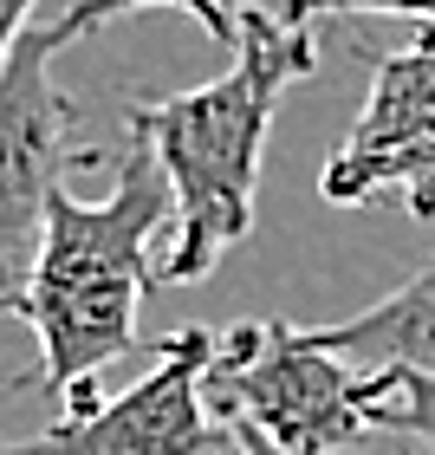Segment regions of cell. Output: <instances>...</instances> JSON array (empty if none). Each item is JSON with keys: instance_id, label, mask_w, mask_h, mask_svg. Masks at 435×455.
Instances as JSON below:
<instances>
[{"instance_id": "obj_1", "label": "cell", "mask_w": 435, "mask_h": 455, "mask_svg": "<svg viewBox=\"0 0 435 455\" xmlns=\"http://www.w3.org/2000/svg\"><path fill=\"white\" fill-rule=\"evenodd\" d=\"M319 66L312 27H286L280 13L247 7L234 66L221 78L176 98H137L130 131L156 150L162 176L176 196V228L170 254H162L156 280L162 286H195L209 280L227 247L247 241L254 228V182L266 156V131L293 78Z\"/></svg>"}, {"instance_id": "obj_2", "label": "cell", "mask_w": 435, "mask_h": 455, "mask_svg": "<svg viewBox=\"0 0 435 455\" xmlns=\"http://www.w3.org/2000/svg\"><path fill=\"white\" fill-rule=\"evenodd\" d=\"M176 221V196L156 150L130 131V150L117 163L105 202H78L72 189L52 196L46 241H39L20 319L39 332L33 378L66 397V417L91 410V378L117 358L150 351L137 332V306L150 286V241Z\"/></svg>"}, {"instance_id": "obj_3", "label": "cell", "mask_w": 435, "mask_h": 455, "mask_svg": "<svg viewBox=\"0 0 435 455\" xmlns=\"http://www.w3.org/2000/svg\"><path fill=\"white\" fill-rule=\"evenodd\" d=\"M209 384L234 397V417L254 423L273 455H338L384 429L403 371H364L325 351L312 332L286 319L227 325L209 364Z\"/></svg>"}, {"instance_id": "obj_4", "label": "cell", "mask_w": 435, "mask_h": 455, "mask_svg": "<svg viewBox=\"0 0 435 455\" xmlns=\"http://www.w3.org/2000/svg\"><path fill=\"white\" fill-rule=\"evenodd\" d=\"M221 351V332L189 325L150 351V371L111 403L59 417L39 436L0 443V455H247L234 423H215L202 390Z\"/></svg>"}, {"instance_id": "obj_5", "label": "cell", "mask_w": 435, "mask_h": 455, "mask_svg": "<svg viewBox=\"0 0 435 455\" xmlns=\"http://www.w3.org/2000/svg\"><path fill=\"white\" fill-rule=\"evenodd\" d=\"M59 46V27H27L0 66V313L13 319L46 241V209L66 189L72 105L52 85Z\"/></svg>"}, {"instance_id": "obj_6", "label": "cell", "mask_w": 435, "mask_h": 455, "mask_svg": "<svg viewBox=\"0 0 435 455\" xmlns=\"http://www.w3.org/2000/svg\"><path fill=\"white\" fill-rule=\"evenodd\" d=\"M325 202H403L435 221V27L403 52H384L370 98L319 176Z\"/></svg>"}, {"instance_id": "obj_7", "label": "cell", "mask_w": 435, "mask_h": 455, "mask_svg": "<svg viewBox=\"0 0 435 455\" xmlns=\"http://www.w3.org/2000/svg\"><path fill=\"white\" fill-rule=\"evenodd\" d=\"M325 351L364 364V371H416L435 378V260H423L397 293H384L377 306H364L344 325H319L312 332Z\"/></svg>"}, {"instance_id": "obj_8", "label": "cell", "mask_w": 435, "mask_h": 455, "mask_svg": "<svg viewBox=\"0 0 435 455\" xmlns=\"http://www.w3.org/2000/svg\"><path fill=\"white\" fill-rule=\"evenodd\" d=\"M150 7H176V13H189L195 27H209L221 46H234V39H241V13L254 7V0H72L66 20H52V27L72 46V39L111 27V20H123V13H150Z\"/></svg>"}, {"instance_id": "obj_9", "label": "cell", "mask_w": 435, "mask_h": 455, "mask_svg": "<svg viewBox=\"0 0 435 455\" xmlns=\"http://www.w3.org/2000/svg\"><path fill=\"white\" fill-rule=\"evenodd\" d=\"M331 13H358V20H423L435 27V0H280L286 27H312Z\"/></svg>"}, {"instance_id": "obj_10", "label": "cell", "mask_w": 435, "mask_h": 455, "mask_svg": "<svg viewBox=\"0 0 435 455\" xmlns=\"http://www.w3.org/2000/svg\"><path fill=\"white\" fill-rule=\"evenodd\" d=\"M384 429H390V436L423 443V455H435V378L403 371L397 397H390V410H384Z\"/></svg>"}, {"instance_id": "obj_11", "label": "cell", "mask_w": 435, "mask_h": 455, "mask_svg": "<svg viewBox=\"0 0 435 455\" xmlns=\"http://www.w3.org/2000/svg\"><path fill=\"white\" fill-rule=\"evenodd\" d=\"M27 13H33V0H0V66H7V52L27 33Z\"/></svg>"}, {"instance_id": "obj_12", "label": "cell", "mask_w": 435, "mask_h": 455, "mask_svg": "<svg viewBox=\"0 0 435 455\" xmlns=\"http://www.w3.org/2000/svg\"><path fill=\"white\" fill-rule=\"evenodd\" d=\"M227 423H234V429H241V443H247V455H273V443H266V436H260V429H254V423H241V417H227Z\"/></svg>"}, {"instance_id": "obj_13", "label": "cell", "mask_w": 435, "mask_h": 455, "mask_svg": "<svg viewBox=\"0 0 435 455\" xmlns=\"http://www.w3.org/2000/svg\"><path fill=\"white\" fill-rule=\"evenodd\" d=\"M20 384H39L33 371H7V378H0V390H20Z\"/></svg>"}]
</instances>
